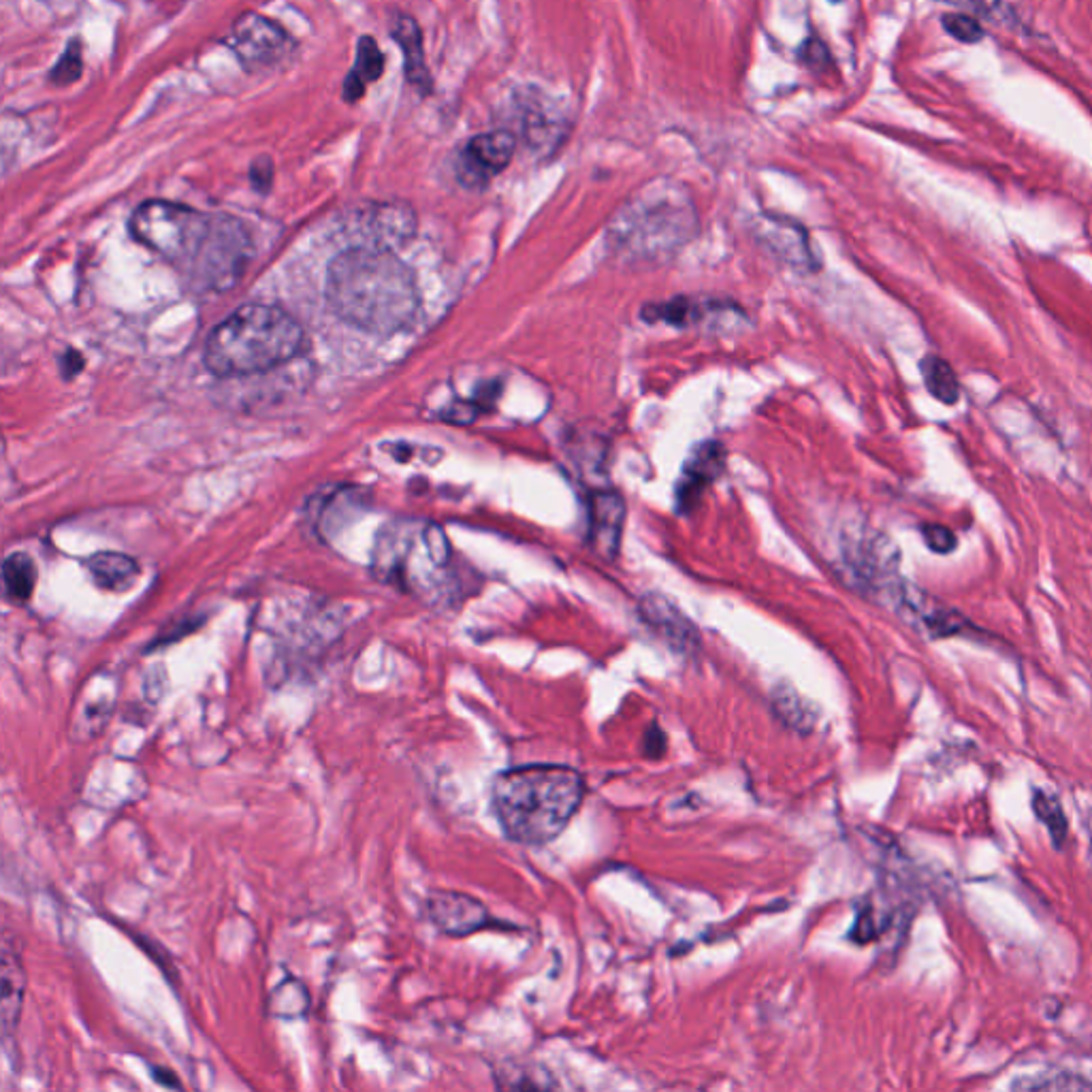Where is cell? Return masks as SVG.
<instances>
[{
  "instance_id": "11",
  "label": "cell",
  "mask_w": 1092,
  "mask_h": 1092,
  "mask_svg": "<svg viewBox=\"0 0 1092 1092\" xmlns=\"http://www.w3.org/2000/svg\"><path fill=\"white\" fill-rule=\"evenodd\" d=\"M429 922L449 936H468L491 924L486 907L457 889H433L425 901Z\"/></svg>"
},
{
  "instance_id": "30",
  "label": "cell",
  "mask_w": 1092,
  "mask_h": 1092,
  "mask_svg": "<svg viewBox=\"0 0 1092 1092\" xmlns=\"http://www.w3.org/2000/svg\"><path fill=\"white\" fill-rule=\"evenodd\" d=\"M365 86L367 84L359 75L351 73L343 81V98H346V101H349V103L359 101V98L365 94Z\"/></svg>"
},
{
  "instance_id": "3",
  "label": "cell",
  "mask_w": 1092,
  "mask_h": 1092,
  "mask_svg": "<svg viewBox=\"0 0 1092 1092\" xmlns=\"http://www.w3.org/2000/svg\"><path fill=\"white\" fill-rule=\"evenodd\" d=\"M585 799V781L570 766L536 764L498 775L493 781V811L508 838L523 846H544L557 838Z\"/></svg>"
},
{
  "instance_id": "7",
  "label": "cell",
  "mask_w": 1092,
  "mask_h": 1092,
  "mask_svg": "<svg viewBox=\"0 0 1092 1092\" xmlns=\"http://www.w3.org/2000/svg\"><path fill=\"white\" fill-rule=\"evenodd\" d=\"M247 253L251 241L241 224L229 216H214L210 239L192 267V276L206 288L224 290L241 276Z\"/></svg>"
},
{
  "instance_id": "6",
  "label": "cell",
  "mask_w": 1092,
  "mask_h": 1092,
  "mask_svg": "<svg viewBox=\"0 0 1092 1092\" xmlns=\"http://www.w3.org/2000/svg\"><path fill=\"white\" fill-rule=\"evenodd\" d=\"M842 560L850 578L862 591H869L885 602L892 600L899 585V549L885 533L862 529L842 540Z\"/></svg>"
},
{
  "instance_id": "16",
  "label": "cell",
  "mask_w": 1092,
  "mask_h": 1092,
  "mask_svg": "<svg viewBox=\"0 0 1092 1092\" xmlns=\"http://www.w3.org/2000/svg\"><path fill=\"white\" fill-rule=\"evenodd\" d=\"M726 470V451L717 442H705L691 451L685 464V480L681 482L679 502L689 504L696 495L711 484Z\"/></svg>"
},
{
  "instance_id": "25",
  "label": "cell",
  "mask_w": 1092,
  "mask_h": 1092,
  "mask_svg": "<svg viewBox=\"0 0 1092 1092\" xmlns=\"http://www.w3.org/2000/svg\"><path fill=\"white\" fill-rule=\"evenodd\" d=\"M81 71H84L81 45L77 39H73L67 45L63 58L56 63L54 71L49 73V79H52V84H56V86H69L81 77Z\"/></svg>"
},
{
  "instance_id": "21",
  "label": "cell",
  "mask_w": 1092,
  "mask_h": 1092,
  "mask_svg": "<svg viewBox=\"0 0 1092 1092\" xmlns=\"http://www.w3.org/2000/svg\"><path fill=\"white\" fill-rule=\"evenodd\" d=\"M3 578L7 598L16 604H22L30 600L32 589L37 585V568L28 555L14 553L7 557L3 566Z\"/></svg>"
},
{
  "instance_id": "28",
  "label": "cell",
  "mask_w": 1092,
  "mask_h": 1092,
  "mask_svg": "<svg viewBox=\"0 0 1092 1092\" xmlns=\"http://www.w3.org/2000/svg\"><path fill=\"white\" fill-rule=\"evenodd\" d=\"M1016 1088H1028V1090H1092V1082L1084 1079L1082 1075L1059 1073V1075H1052V1079L1041 1077L1039 1082L1022 1084V1086H1016Z\"/></svg>"
},
{
  "instance_id": "26",
  "label": "cell",
  "mask_w": 1092,
  "mask_h": 1092,
  "mask_svg": "<svg viewBox=\"0 0 1092 1092\" xmlns=\"http://www.w3.org/2000/svg\"><path fill=\"white\" fill-rule=\"evenodd\" d=\"M943 28L960 43H977L983 39V28L977 18L965 14H950L943 18Z\"/></svg>"
},
{
  "instance_id": "9",
  "label": "cell",
  "mask_w": 1092,
  "mask_h": 1092,
  "mask_svg": "<svg viewBox=\"0 0 1092 1092\" xmlns=\"http://www.w3.org/2000/svg\"><path fill=\"white\" fill-rule=\"evenodd\" d=\"M227 43L247 69H267L292 52L288 32L259 14H243L235 20Z\"/></svg>"
},
{
  "instance_id": "13",
  "label": "cell",
  "mask_w": 1092,
  "mask_h": 1092,
  "mask_svg": "<svg viewBox=\"0 0 1092 1092\" xmlns=\"http://www.w3.org/2000/svg\"><path fill=\"white\" fill-rule=\"evenodd\" d=\"M758 239L766 251H770L779 261L787 263L793 269H813V253L807 231L785 218L766 216L758 222Z\"/></svg>"
},
{
  "instance_id": "5",
  "label": "cell",
  "mask_w": 1092,
  "mask_h": 1092,
  "mask_svg": "<svg viewBox=\"0 0 1092 1092\" xmlns=\"http://www.w3.org/2000/svg\"><path fill=\"white\" fill-rule=\"evenodd\" d=\"M214 216L169 201H147L130 218L135 239L192 271L210 239Z\"/></svg>"
},
{
  "instance_id": "24",
  "label": "cell",
  "mask_w": 1092,
  "mask_h": 1092,
  "mask_svg": "<svg viewBox=\"0 0 1092 1092\" xmlns=\"http://www.w3.org/2000/svg\"><path fill=\"white\" fill-rule=\"evenodd\" d=\"M355 75H359L365 84L376 81L384 73V56L380 52L378 43L372 37H361L357 43V63H355Z\"/></svg>"
},
{
  "instance_id": "17",
  "label": "cell",
  "mask_w": 1092,
  "mask_h": 1092,
  "mask_svg": "<svg viewBox=\"0 0 1092 1092\" xmlns=\"http://www.w3.org/2000/svg\"><path fill=\"white\" fill-rule=\"evenodd\" d=\"M393 37H395L397 43H400L402 52H404L408 81L414 88H419L421 92H429L431 90V75H429V69H427V61H425L423 34H421L419 24L412 18H408V16H400L393 24Z\"/></svg>"
},
{
  "instance_id": "23",
  "label": "cell",
  "mask_w": 1092,
  "mask_h": 1092,
  "mask_svg": "<svg viewBox=\"0 0 1092 1092\" xmlns=\"http://www.w3.org/2000/svg\"><path fill=\"white\" fill-rule=\"evenodd\" d=\"M112 707H114V691H86L84 711H81V717L73 719V732L84 730L86 734L96 736V732L108 723V719L112 715Z\"/></svg>"
},
{
  "instance_id": "19",
  "label": "cell",
  "mask_w": 1092,
  "mask_h": 1092,
  "mask_svg": "<svg viewBox=\"0 0 1092 1092\" xmlns=\"http://www.w3.org/2000/svg\"><path fill=\"white\" fill-rule=\"evenodd\" d=\"M920 372L926 384V390L936 402L954 406L960 400V382L954 367L936 355H928L920 363Z\"/></svg>"
},
{
  "instance_id": "1",
  "label": "cell",
  "mask_w": 1092,
  "mask_h": 1092,
  "mask_svg": "<svg viewBox=\"0 0 1092 1092\" xmlns=\"http://www.w3.org/2000/svg\"><path fill=\"white\" fill-rule=\"evenodd\" d=\"M327 300L346 323L390 335L414 321L419 288L414 274L393 253L349 247L329 265Z\"/></svg>"
},
{
  "instance_id": "31",
  "label": "cell",
  "mask_w": 1092,
  "mask_h": 1092,
  "mask_svg": "<svg viewBox=\"0 0 1092 1092\" xmlns=\"http://www.w3.org/2000/svg\"><path fill=\"white\" fill-rule=\"evenodd\" d=\"M946 3H956L960 7H971V9H977V11H992L997 5V0H946Z\"/></svg>"
},
{
  "instance_id": "32",
  "label": "cell",
  "mask_w": 1092,
  "mask_h": 1092,
  "mask_svg": "<svg viewBox=\"0 0 1092 1092\" xmlns=\"http://www.w3.org/2000/svg\"><path fill=\"white\" fill-rule=\"evenodd\" d=\"M152 1077H155V1079H157L159 1084L167 1086V1088H171V1086H173V1088H182L180 1079H177V1077H175V1073H173V1071H169V1069H161V1067H155V1069H152Z\"/></svg>"
},
{
  "instance_id": "18",
  "label": "cell",
  "mask_w": 1092,
  "mask_h": 1092,
  "mask_svg": "<svg viewBox=\"0 0 1092 1092\" xmlns=\"http://www.w3.org/2000/svg\"><path fill=\"white\" fill-rule=\"evenodd\" d=\"M92 580L108 591H124L139 574L137 564L122 553H96L86 562Z\"/></svg>"
},
{
  "instance_id": "20",
  "label": "cell",
  "mask_w": 1092,
  "mask_h": 1092,
  "mask_svg": "<svg viewBox=\"0 0 1092 1092\" xmlns=\"http://www.w3.org/2000/svg\"><path fill=\"white\" fill-rule=\"evenodd\" d=\"M773 709H775L777 717L787 728L797 730L801 734L811 732L815 721H817L815 709L801 696L799 691H793L791 687H785V685L775 689V693H773Z\"/></svg>"
},
{
  "instance_id": "22",
  "label": "cell",
  "mask_w": 1092,
  "mask_h": 1092,
  "mask_svg": "<svg viewBox=\"0 0 1092 1092\" xmlns=\"http://www.w3.org/2000/svg\"><path fill=\"white\" fill-rule=\"evenodd\" d=\"M1032 811H1035L1037 820L1048 828L1054 848L1063 850L1065 840L1069 836V822H1067V815L1063 811L1061 801L1057 797H1052V793L1044 791V789H1035V793H1032Z\"/></svg>"
},
{
  "instance_id": "15",
  "label": "cell",
  "mask_w": 1092,
  "mask_h": 1092,
  "mask_svg": "<svg viewBox=\"0 0 1092 1092\" xmlns=\"http://www.w3.org/2000/svg\"><path fill=\"white\" fill-rule=\"evenodd\" d=\"M0 988H3V1001H0V1028H3L5 1041L11 1039L20 1024L22 1005L26 997V969L20 954L11 948V941L5 939L3 946V965H0Z\"/></svg>"
},
{
  "instance_id": "8",
  "label": "cell",
  "mask_w": 1092,
  "mask_h": 1092,
  "mask_svg": "<svg viewBox=\"0 0 1092 1092\" xmlns=\"http://www.w3.org/2000/svg\"><path fill=\"white\" fill-rule=\"evenodd\" d=\"M343 229L353 243L351 247L393 253L414 237L417 214L408 204H370L346 218Z\"/></svg>"
},
{
  "instance_id": "29",
  "label": "cell",
  "mask_w": 1092,
  "mask_h": 1092,
  "mask_svg": "<svg viewBox=\"0 0 1092 1092\" xmlns=\"http://www.w3.org/2000/svg\"><path fill=\"white\" fill-rule=\"evenodd\" d=\"M274 167H271V161L267 157L259 159L255 165H253V184L259 188V190H267L269 184H271V173Z\"/></svg>"
},
{
  "instance_id": "2",
  "label": "cell",
  "mask_w": 1092,
  "mask_h": 1092,
  "mask_svg": "<svg viewBox=\"0 0 1092 1092\" xmlns=\"http://www.w3.org/2000/svg\"><path fill=\"white\" fill-rule=\"evenodd\" d=\"M701 218L691 192L676 180L644 184L607 224L609 253L627 265H662L698 235Z\"/></svg>"
},
{
  "instance_id": "27",
  "label": "cell",
  "mask_w": 1092,
  "mask_h": 1092,
  "mask_svg": "<svg viewBox=\"0 0 1092 1092\" xmlns=\"http://www.w3.org/2000/svg\"><path fill=\"white\" fill-rule=\"evenodd\" d=\"M922 536H924V542H926L928 549L932 553H939V555H950V553H954V549L958 546L956 533L948 525L924 523L922 525Z\"/></svg>"
},
{
  "instance_id": "12",
  "label": "cell",
  "mask_w": 1092,
  "mask_h": 1092,
  "mask_svg": "<svg viewBox=\"0 0 1092 1092\" xmlns=\"http://www.w3.org/2000/svg\"><path fill=\"white\" fill-rule=\"evenodd\" d=\"M625 527V502L615 491H593L589 498V540L604 560H615Z\"/></svg>"
},
{
  "instance_id": "10",
  "label": "cell",
  "mask_w": 1092,
  "mask_h": 1092,
  "mask_svg": "<svg viewBox=\"0 0 1092 1092\" xmlns=\"http://www.w3.org/2000/svg\"><path fill=\"white\" fill-rule=\"evenodd\" d=\"M517 137L508 130H491L474 137L461 152L459 177L468 186H484L500 175L515 159Z\"/></svg>"
},
{
  "instance_id": "4",
  "label": "cell",
  "mask_w": 1092,
  "mask_h": 1092,
  "mask_svg": "<svg viewBox=\"0 0 1092 1092\" xmlns=\"http://www.w3.org/2000/svg\"><path fill=\"white\" fill-rule=\"evenodd\" d=\"M304 329L288 312L247 304L220 323L206 343V365L220 378L269 372L296 357Z\"/></svg>"
},
{
  "instance_id": "14",
  "label": "cell",
  "mask_w": 1092,
  "mask_h": 1092,
  "mask_svg": "<svg viewBox=\"0 0 1092 1092\" xmlns=\"http://www.w3.org/2000/svg\"><path fill=\"white\" fill-rule=\"evenodd\" d=\"M640 615L664 640H668L674 649L693 651L698 647L701 636L696 625H693L666 595H644L640 602Z\"/></svg>"
}]
</instances>
